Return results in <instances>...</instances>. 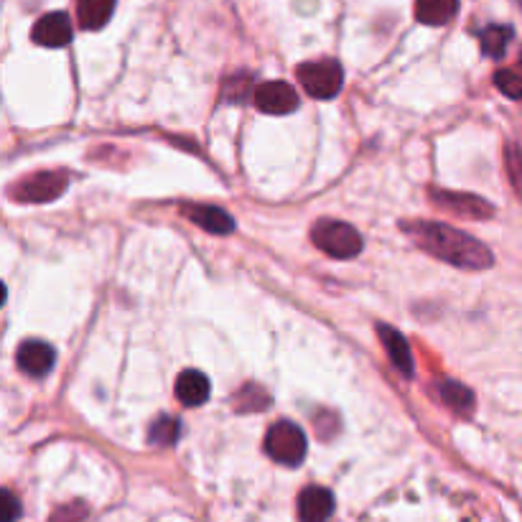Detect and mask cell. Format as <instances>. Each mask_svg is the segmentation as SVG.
Here are the masks:
<instances>
[{
    "label": "cell",
    "mask_w": 522,
    "mask_h": 522,
    "mask_svg": "<svg viewBox=\"0 0 522 522\" xmlns=\"http://www.w3.org/2000/svg\"><path fill=\"white\" fill-rule=\"evenodd\" d=\"M82 520H85V507L79 505V502L64 507V510H59L57 515L51 517V522H82Z\"/></svg>",
    "instance_id": "cb8c5ba5"
},
{
    "label": "cell",
    "mask_w": 522,
    "mask_h": 522,
    "mask_svg": "<svg viewBox=\"0 0 522 522\" xmlns=\"http://www.w3.org/2000/svg\"><path fill=\"white\" fill-rule=\"evenodd\" d=\"M494 87L510 100H522V77H517L510 69H500L494 74Z\"/></svg>",
    "instance_id": "ffe728a7"
},
{
    "label": "cell",
    "mask_w": 522,
    "mask_h": 522,
    "mask_svg": "<svg viewBox=\"0 0 522 522\" xmlns=\"http://www.w3.org/2000/svg\"><path fill=\"white\" fill-rule=\"evenodd\" d=\"M512 26H502V23H494V26H487V29L479 34V44H482L484 57L489 59H502L505 57L507 46L512 41Z\"/></svg>",
    "instance_id": "2e32d148"
},
{
    "label": "cell",
    "mask_w": 522,
    "mask_h": 522,
    "mask_svg": "<svg viewBox=\"0 0 522 522\" xmlns=\"http://www.w3.org/2000/svg\"><path fill=\"white\" fill-rule=\"evenodd\" d=\"M438 395H441V400H444L451 410H456L461 416H466V413H472L474 410V393L469 388H464L461 382L444 380L438 385Z\"/></svg>",
    "instance_id": "e0dca14e"
},
{
    "label": "cell",
    "mask_w": 522,
    "mask_h": 522,
    "mask_svg": "<svg viewBox=\"0 0 522 522\" xmlns=\"http://www.w3.org/2000/svg\"><path fill=\"white\" fill-rule=\"evenodd\" d=\"M250 85H253V79L247 77V74H237V77H230L225 82V87H222V100H227V102L245 100Z\"/></svg>",
    "instance_id": "44dd1931"
},
{
    "label": "cell",
    "mask_w": 522,
    "mask_h": 522,
    "mask_svg": "<svg viewBox=\"0 0 522 522\" xmlns=\"http://www.w3.org/2000/svg\"><path fill=\"white\" fill-rule=\"evenodd\" d=\"M54 362H57V349L51 347V344L41 342V339H29V342H23L16 352L18 370L26 372L29 377L49 375Z\"/></svg>",
    "instance_id": "9c48e42d"
},
{
    "label": "cell",
    "mask_w": 522,
    "mask_h": 522,
    "mask_svg": "<svg viewBox=\"0 0 522 522\" xmlns=\"http://www.w3.org/2000/svg\"><path fill=\"white\" fill-rule=\"evenodd\" d=\"M21 517V502L16 500V494L11 489L3 492V522H16Z\"/></svg>",
    "instance_id": "603a6c76"
},
{
    "label": "cell",
    "mask_w": 522,
    "mask_h": 522,
    "mask_svg": "<svg viewBox=\"0 0 522 522\" xmlns=\"http://www.w3.org/2000/svg\"><path fill=\"white\" fill-rule=\"evenodd\" d=\"M377 334H380L382 347H385V352H388L395 370L403 372L405 377H413V352H410L403 334H400L398 329H393V326H385V324L377 326Z\"/></svg>",
    "instance_id": "7c38bea8"
},
{
    "label": "cell",
    "mask_w": 522,
    "mask_h": 522,
    "mask_svg": "<svg viewBox=\"0 0 522 522\" xmlns=\"http://www.w3.org/2000/svg\"><path fill=\"white\" fill-rule=\"evenodd\" d=\"M400 230L416 242L421 250H426L433 258L444 260V263L454 265V268L464 270H484L492 268L494 255L487 245L477 240V237L466 235V232L456 230L451 225H441V222H400Z\"/></svg>",
    "instance_id": "6da1fadb"
},
{
    "label": "cell",
    "mask_w": 522,
    "mask_h": 522,
    "mask_svg": "<svg viewBox=\"0 0 522 522\" xmlns=\"http://www.w3.org/2000/svg\"><path fill=\"white\" fill-rule=\"evenodd\" d=\"M179 418L174 416H158L156 421L151 423V431H148V438H151L153 446H174L179 441Z\"/></svg>",
    "instance_id": "ac0fdd59"
},
{
    "label": "cell",
    "mask_w": 522,
    "mask_h": 522,
    "mask_svg": "<svg viewBox=\"0 0 522 522\" xmlns=\"http://www.w3.org/2000/svg\"><path fill=\"white\" fill-rule=\"evenodd\" d=\"M72 36V21H69V16L64 11L46 13V16H41L39 21L34 23V29H31V39L39 46H46V49L67 46L69 41H72Z\"/></svg>",
    "instance_id": "52a82bcc"
},
{
    "label": "cell",
    "mask_w": 522,
    "mask_h": 522,
    "mask_svg": "<svg viewBox=\"0 0 522 522\" xmlns=\"http://www.w3.org/2000/svg\"><path fill=\"white\" fill-rule=\"evenodd\" d=\"M118 0H77V21L85 31L102 29L113 18Z\"/></svg>",
    "instance_id": "5bb4252c"
},
{
    "label": "cell",
    "mask_w": 522,
    "mask_h": 522,
    "mask_svg": "<svg viewBox=\"0 0 522 522\" xmlns=\"http://www.w3.org/2000/svg\"><path fill=\"white\" fill-rule=\"evenodd\" d=\"M431 199H433V204H436V207L446 209V212L461 214V217L487 219L494 214L492 204H487L484 199L474 197V194H459V191L431 189Z\"/></svg>",
    "instance_id": "ba28073f"
},
{
    "label": "cell",
    "mask_w": 522,
    "mask_h": 522,
    "mask_svg": "<svg viewBox=\"0 0 522 522\" xmlns=\"http://www.w3.org/2000/svg\"><path fill=\"white\" fill-rule=\"evenodd\" d=\"M306 436L304 431L291 421H278L270 426L265 436V454L283 466H298L306 459Z\"/></svg>",
    "instance_id": "3957f363"
},
{
    "label": "cell",
    "mask_w": 522,
    "mask_h": 522,
    "mask_svg": "<svg viewBox=\"0 0 522 522\" xmlns=\"http://www.w3.org/2000/svg\"><path fill=\"white\" fill-rule=\"evenodd\" d=\"M311 240L321 253L332 255L337 260L357 258L362 253V247H365L360 232L347 222H339V219H319L311 227Z\"/></svg>",
    "instance_id": "7a4b0ae2"
},
{
    "label": "cell",
    "mask_w": 522,
    "mask_h": 522,
    "mask_svg": "<svg viewBox=\"0 0 522 522\" xmlns=\"http://www.w3.org/2000/svg\"><path fill=\"white\" fill-rule=\"evenodd\" d=\"M296 77L306 95L314 100H332L342 92L344 72L334 59H321V62H306L296 69Z\"/></svg>",
    "instance_id": "277c9868"
},
{
    "label": "cell",
    "mask_w": 522,
    "mask_h": 522,
    "mask_svg": "<svg viewBox=\"0 0 522 522\" xmlns=\"http://www.w3.org/2000/svg\"><path fill=\"white\" fill-rule=\"evenodd\" d=\"M186 217L197 227H202L209 235H230L235 232V219L219 207H209V204H186Z\"/></svg>",
    "instance_id": "30bf717a"
},
{
    "label": "cell",
    "mask_w": 522,
    "mask_h": 522,
    "mask_svg": "<svg viewBox=\"0 0 522 522\" xmlns=\"http://www.w3.org/2000/svg\"><path fill=\"white\" fill-rule=\"evenodd\" d=\"M253 100L260 113L268 115H288L298 110V102H301L296 90L286 82H263V85L255 87Z\"/></svg>",
    "instance_id": "8992f818"
},
{
    "label": "cell",
    "mask_w": 522,
    "mask_h": 522,
    "mask_svg": "<svg viewBox=\"0 0 522 522\" xmlns=\"http://www.w3.org/2000/svg\"><path fill=\"white\" fill-rule=\"evenodd\" d=\"M505 163H507V174H510L512 179V186L522 194V151L515 146V143H510V146L505 148Z\"/></svg>",
    "instance_id": "7402d4cb"
},
{
    "label": "cell",
    "mask_w": 522,
    "mask_h": 522,
    "mask_svg": "<svg viewBox=\"0 0 522 522\" xmlns=\"http://www.w3.org/2000/svg\"><path fill=\"white\" fill-rule=\"evenodd\" d=\"M459 11V0H416V16L426 26H446Z\"/></svg>",
    "instance_id": "9a60e30c"
},
{
    "label": "cell",
    "mask_w": 522,
    "mask_h": 522,
    "mask_svg": "<svg viewBox=\"0 0 522 522\" xmlns=\"http://www.w3.org/2000/svg\"><path fill=\"white\" fill-rule=\"evenodd\" d=\"M69 174L67 171H39L11 186V197L23 204H46L59 199L67 191Z\"/></svg>",
    "instance_id": "5b68a950"
},
{
    "label": "cell",
    "mask_w": 522,
    "mask_h": 522,
    "mask_svg": "<svg viewBox=\"0 0 522 522\" xmlns=\"http://www.w3.org/2000/svg\"><path fill=\"white\" fill-rule=\"evenodd\" d=\"M334 512V497L324 487H306L298 494V517L301 522H326Z\"/></svg>",
    "instance_id": "8fae6325"
},
{
    "label": "cell",
    "mask_w": 522,
    "mask_h": 522,
    "mask_svg": "<svg viewBox=\"0 0 522 522\" xmlns=\"http://www.w3.org/2000/svg\"><path fill=\"white\" fill-rule=\"evenodd\" d=\"M176 398L186 408H199L209 400V380L199 370H184L176 380Z\"/></svg>",
    "instance_id": "4fadbf2b"
},
{
    "label": "cell",
    "mask_w": 522,
    "mask_h": 522,
    "mask_svg": "<svg viewBox=\"0 0 522 522\" xmlns=\"http://www.w3.org/2000/svg\"><path fill=\"white\" fill-rule=\"evenodd\" d=\"M235 408L237 410H263L268 408V395L258 388V385H245V388L237 393L235 398Z\"/></svg>",
    "instance_id": "d6986e66"
}]
</instances>
